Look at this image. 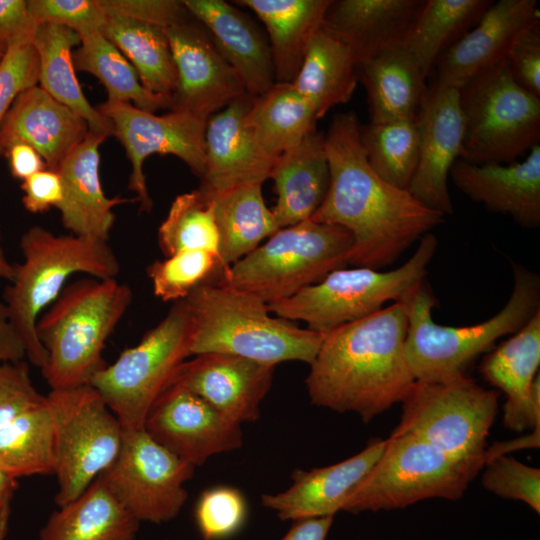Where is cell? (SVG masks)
<instances>
[{"mask_svg": "<svg viewBox=\"0 0 540 540\" xmlns=\"http://www.w3.org/2000/svg\"><path fill=\"white\" fill-rule=\"evenodd\" d=\"M360 125L352 111L333 117L324 134L329 188L310 219L338 225L352 235L348 264L382 270L445 216L373 171L360 142Z\"/></svg>", "mask_w": 540, "mask_h": 540, "instance_id": "6da1fadb", "label": "cell"}, {"mask_svg": "<svg viewBox=\"0 0 540 540\" xmlns=\"http://www.w3.org/2000/svg\"><path fill=\"white\" fill-rule=\"evenodd\" d=\"M401 302L324 334L305 380L310 401L368 423L400 403L415 378L405 355Z\"/></svg>", "mask_w": 540, "mask_h": 540, "instance_id": "7a4b0ae2", "label": "cell"}, {"mask_svg": "<svg viewBox=\"0 0 540 540\" xmlns=\"http://www.w3.org/2000/svg\"><path fill=\"white\" fill-rule=\"evenodd\" d=\"M190 316L189 357L224 353L276 366L285 361L311 364L324 334L272 317L257 296L204 282L184 299Z\"/></svg>", "mask_w": 540, "mask_h": 540, "instance_id": "3957f363", "label": "cell"}, {"mask_svg": "<svg viewBox=\"0 0 540 540\" xmlns=\"http://www.w3.org/2000/svg\"><path fill=\"white\" fill-rule=\"evenodd\" d=\"M513 288L504 307L489 319L469 326L436 323L437 299L424 280L401 303L407 313L405 355L416 381L446 382L466 369L499 338L514 334L540 311V277L512 263Z\"/></svg>", "mask_w": 540, "mask_h": 540, "instance_id": "277c9868", "label": "cell"}, {"mask_svg": "<svg viewBox=\"0 0 540 540\" xmlns=\"http://www.w3.org/2000/svg\"><path fill=\"white\" fill-rule=\"evenodd\" d=\"M132 299L129 285L116 278L89 276L65 286L35 327L47 354L41 372L51 390L89 385L107 365L105 343Z\"/></svg>", "mask_w": 540, "mask_h": 540, "instance_id": "5b68a950", "label": "cell"}, {"mask_svg": "<svg viewBox=\"0 0 540 540\" xmlns=\"http://www.w3.org/2000/svg\"><path fill=\"white\" fill-rule=\"evenodd\" d=\"M22 263L4 293L9 320L26 347L29 361L40 369L47 354L36 334L39 316L58 298L68 279L84 273L97 279L116 278L119 260L107 241L56 235L32 226L20 238Z\"/></svg>", "mask_w": 540, "mask_h": 540, "instance_id": "8992f818", "label": "cell"}, {"mask_svg": "<svg viewBox=\"0 0 540 540\" xmlns=\"http://www.w3.org/2000/svg\"><path fill=\"white\" fill-rule=\"evenodd\" d=\"M486 462L485 457H456L394 429L380 458L349 493L342 511L394 510L431 498L457 500Z\"/></svg>", "mask_w": 540, "mask_h": 540, "instance_id": "52a82bcc", "label": "cell"}, {"mask_svg": "<svg viewBox=\"0 0 540 540\" xmlns=\"http://www.w3.org/2000/svg\"><path fill=\"white\" fill-rule=\"evenodd\" d=\"M352 246V235L346 229L308 219L279 229L214 283L249 292L272 304L344 268Z\"/></svg>", "mask_w": 540, "mask_h": 540, "instance_id": "ba28073f", "label": "cell"}, {"mask_svg": "<svg viewBox=\"0 0 540 540\" xmlns=\"http://www.w3.org/2000/svg\"><path fill=\"white\" fill-rule=\"evenodd\" d=\"M437 246V238L428 233L396 269L340 268L289 298L267 304L268 309L279 318L303 321L307 329L325 334L376 313L387 301L401 302L425 280Z\"/></svg>", "mask_w": 540, "mask_h": 540, "instance_id": "9c48e42d", "label": "cell"}, {"mask_svg": "<svg viewBox=\"0 0 540 540\" xmlns=\"http://www.w3.org/2000/svg\"><path fill=\"white\" fill-rule=\"evenodd\" d=\"M459 106L461 160L511 163L540 144V98L515 82L506 59L474 74L459 89Z\"/></svg>", "mask_w": 540, "mask_h": 540, "instance_id": "30bf717a", "label": "cell"}, {"mask_svg": "<svg viewBox=\"0 0 540 540\" xmlns=\"http://www.w3.org/2000/svg\"><path fill=\"white\" fill-rule=\"evenodd\" d=\"M190 316L184 300L140 342L90 381L124 429H144L146 417L168 387L177 367L189 357Z\"/></svg>", "mask_w": 540, "mask_h": 540, "instance_id": "8fae6325", "label": "cell"}, {"mask_svg": "<svg viewBox=\"0 0 540 540\" xmlns=\"http://www.w3.org/2000/svg\"><path fill=\"white\" fill-rule=\"evenodd\" d=\"M55 437L61 507L80 496L117 457L123 427L90 385L51 390L46 395Z\"/></svg>", "mask_w": 540, "mask_h": 540, "instance_id": "7c38bea8", "label": "cell"}, {"mask_svg": "<svg viewBox=\"0 0 540 540\" xmlns=\"http://www.w3.org/2000/svg\"><path fill=\"white\" fill-rule=\"evenodd\" d=\"M499 392L467 375L446 382L416 381L400 402L395 430L410 433L460 458H487L486 439L498 412Z\"/></svg>", "mask_w": 540, "mask_h": 540, "instance_id": "4fadbf2b", "label": "cell"}, {"mask_svg": "<svg viewBox=\"0 0 540 540\" xmlns=\"http://www.w3.org/2000/svg\"><path fill=\"white\" fill-rule=\"evenodd\" d=\"M194 470L144 429L123 428L117 457L97 478L139 521L162 523L182 509Z\"/></svg>", "mask_w": 540, "mask_h": 540, "instance_id": "5bb4252c", "label": "cell"}, {"mask_svg": "<svg viewBox=\"0 0 540 540\" xmlns=\"http://www.w3.org/2000/svg\"><path fill=\"white\" fill-rule=\"evenodd\" d=\"M96 108L109 119L113 136L125 149L131 164L128 189L136 194L141 212L150 213L153 206L143 170L144 161L152 154L174 155L193 174L203 177L207 120L176 110L155 115L119 101L106 100Z\"/></svg>", "mask_w": 540, "mask_h": 540, "instance_id": "9a60e30c", "label": "cell"}, {"mask_svg": "<svg viewBox=\"0 0 540 540\" xmlns=\"http://www.w3.org/2000/svg\"><path fill=\"white\" fill-rule=\"evenodd\" d=\"M144 430L194 467L243 444L240 424L178 385H169L157 398L146 417Z\"/></svg>", "mask_w": 540, "mask_h": 540, "instance_id": "2e32d148", "label": "cell"}, {"mask_svg": "<svg viewBox=\"0 0 540 540\" xmlns=\"http://www.w3.org/2000/svg\"><path fill=\"white\" fill-rule=\"evenodd\" d=\"M165 32L177 74L170 110L208 120L247 93L205 29L187 21L167 27Z\"/></svg>", "mask_w": 540, "mask_h": 540, "instance_id": "e0dca14e", "label": "cell"}, {"mask_svg": "<svg viewBox=\"0 0 540 540\" xmlns=\"http://www.w3.org/2000/svg\"><path fill=\"white\" fill-rule=\"evenodd\" d=\"M416 123L419 156L407 190L429 209L450 215L449 172L460 158L463 142L459 90L436 83L428 87Z\"/></svg>", "mask_w": 540, "mask_h": 540, "instance_id": "ac0fdd59", "label": "cell"}, {"mask_svg": "<svg viewBox=\"0 0 540 540\" xmlns=\"http://www.w3.org/2000/svg\"><path fill=\"white\" fill-rule=\"evenodd\" d=\"M274 370V366L235 355L205 353L183 361L169 385L189 390L241 425L260 417V405L270 391Z\"/></svg>", "mask_w": 540, "mask_h": 540, "instance_id": "d6986e66", "label": "cell"}, {"mask_svg": "<svg viewBox=\"0 0 540 540\" xmlns=\"http://www.w3.org/2000/svg\"><path fill=\"white\" fill-rule=\"evenodd\" d=\"M538 25L536 0L493 1L479 22L438 58L435 83L459 90L480 70L506 59L514 43Z\"/></svg>", "mask_w": 540, "mask_h": 540, "instance_id": "ffe728a7", "label": "cell"}, {"mask_svg": "<svg viewBox=\"0 0 540 540\" xmlns=\"http://www.w3.org/2000/svg\"><path fill=\"white\" fill-rule=\"evenodd\" d=\"M449 177L487 210L507 215L526 229L540 226V144L520 162L472 164L457 159Z\"/></svg>", "mask_w": 540, "mask_h": 540, "instance_id": "44dd1931", "label": "cell"}, {"mask_svg": "<svg viewBox=\"0 0 540 540\" xmlns=\"http://www.w3.org/2000/svg\"><path fill=\"white\" fill-rule=\"evenodd\" d=\"M254 96L245 93L210 116L205 130V170L198 189L206 194L264 183L277 159L268 157L244 124Z\"/></svg>", "mask_w": 540, "mask_h": 540, "instance_id": "7402d4cb", "label": "cell"}, {"mask_svg": "<svg viewBox=\"0 0 540 540\" xmlns=\"http://www.w3.org/2000/svg\"><path fill=\"white\" fill-rule=\"evenodd\" d=\"M540 311L490 352L483 378L506 395L503 425L512 431L540 429Z\"/></svg>", "mask_w": 540, "mask_h": 540, "instance_id": "603a6c76", "label": "cell"}, {"mask_svg": "<svg viewBox=\"0 0 540 540\" xmlns=\"http://www.w3.org/2000/svg\"><path fill=\"white\" fill-rule=\"evenodd\" d=\"M107 137L89 130L55 172L63 186V200L57 207L62 225L71 234L108 242L114 207L137 199L109 198L103 191L99 148Z\"/></svg>", "mask_w": 540, "mask_h": 540, "instance_id": "cb8c5ba5", "label": "cell"}, {"mask_svg": "<svg viewBox=\"0 0 540 540\" xmlns=\"http://www.w3.org/2000/svg\"><path fill=\"white\" fill-rule=\"evenodd\" d=\"M87 122L39 85L16 98L0 126V154L14 143L34 148L46 169L56 171L64 158L85 138Z\"/></svg>", "mask_w": 540, "mask_h": 540, "instance_id": "d4e9b609", "label": "cell"}, {"mask_svg": "<svg viewBox=\"0 0 540 540\" xmlns=\"http://www.w3.org/2000/svg\"><path fill=\"white\" fill-rule=\"evenodd\" d=\"M386 439L373 441L359 453L338 463L292 472L290 487L276 494H262L261 504L281 520L333 516L342 511L353 488L380 458Z\"/></svg>", "mask_w": 540, "mask_h": 540, "instance_id": "484cf974", "label": "cell"}, {"mask_svg": "<svg viewBox=\"0 0 540 540\" xmlns=\"http://www.w3.org/2000/svg\"><path fill=\"white\" fill-rule=\"evenodd\" d=\"M183 4L205 27L248 94L262 95L275 84L268 39L248 16L224 0H184Z\"/></svg>", "mask_w": 540, "mask_h": 540, "instance_id": "4316f807", "label": "cell"}, {"mask_svg": "<svg viewBox=\"0 0 540 540\" xmlns=\"http://www.w3.org/2000/svg\"><path fill=\"white\" fill-rule=\"evenodd\" d=\"M424 0H330L322 26L343 42L357 66L402 45Z\"/></svg>", "mask_w": 540, "mask_h": 540, "instance_id": "83f0119b", "label": "cell"}, {"mask_svg": "<svg viewBox=\"0 0 540 540\" xmlns=\"http://www.w3.org/2000/svg\"><path fill=\"white\" fill-rule=\"evenodd\" d=\"M270 178L277 194L272 212L279 229L310 219L323 203L330 183L324 133L312 132L281 155Z\"/></svg>", "mask_w": 540, "mask_h": 540, "instance_id": "f1b7e54d", "label": "cell"}, {"mask_svg": "<svg viewBox=\"0 0 540 540\" xmlns=\"http://www.w3.org/2000/svg\"><path fill=\"white\" fill-rule=\"evenodd\" d=\"M204 194L211 201L219 232L217 263L208 281L214 283L232 264L256 249L279 227L264 201L262 183H248Z\"/></svg>", "mask_w": 540, "mask_h": 540, "instance_id": "f546056e", "label": "cell"}, {"mask_svg": "<svg viewBox=\"0 0 540 540\" xmlns=\"http://www.w3.org/2000/svg\"><path fill=\"white\" fill-rule=\"evenodd\" d=\"M357 74L366 89L370 123L416 119L428 87L422 70L402 45L359 64Z\"/></svg>", "mask_w": 540, "mask_h": 540, "instance_id": "4dcf8cb0", "label": "cell"}, {"mask_svg": "<svg viewBox=\"0 0 540 540\" xmlns=\"http://www.w3.org/2000/svg\"><path fill=\"white\" fill-rule=\"evenodd\" d=\"M264 24L275 83H292L306 51L322 25L330 0H239Z\"/></svg>", "mask_w": 540, "mask_h": 540, "instance_id": "1f68e13d", "label": "cell"}, {"mask_svg": "<svg viewBox=\"0 0 540 540\" xmlns=\"http://www.w3.org/2000/svg\"><path fill=\"white\" fill-rule=\"evenodd\" d=\"M139 522L96 478L80 496L51 514L40 540H134Z\"/></svg>", "mask_w": 540, "mask_h": 540, "instance_id": "d6a6232c", "label": "cell"}, {"mask_svg": "<svg viewBox=\"0 0 540 540\" xmlns=\"http://www.w3.org/2000/svg\"><path fill=\"white\" fill-rule=\"evenodd\" d=\"M32 44L39 62L38 85L81 116L90 131L112 136L111 122L89 103L76 76L72 48L80 44L79 35L57 24L42 23Z\"/></svg>", "mask_w": 540, "mask_h": 540, "instance_id": "836d02e7", "label": "cell"}, {"mask_svg": "<svg viewBox=\"0 0 540 540\" xmlns=\"http://www.w3.org/2000/svg\"><path fill=\"white\" fill-rule=\"evenodd\" d=\"M318 118L310 103L292 83H275L255 96L244 124L259 148L278 159L316 131Z\"/></svg>", "mask_w": 540, "mask_h": 540, "instance_id": "e575fe53", "label": "cell"}, {"mask_svg": "<svg viewBox=\"0 0 540 540\" xmlns=\"http://www.w3.org/2000/svg\"><path fill=\"white\" fill-rule=\"evenodd\" d=\"M357 82V62L351 51L321 25L292 85L320 119L332 107L348 102Z\"/></svg>", "mask_w": 540, "mask_h": 540, "instance_id": "d590c367", "label": "cell"}, {"mask_svg": "<svg viewBox=\"0 0 540 540\" xmlns=\"http://www.w3.org/2000/svg\"><path fill=\"white\" fill-rule=\"evenodd\" d=\"M492 0H424L402 46L427 78L438 58L472 29Z\"/></svg>", "mask_w": 540, "mask_h": 540, "instance_id": "8d00e7d4", "label": "cell"}, {"mask_svg": "<svg viewBox=\"0 0 540 540\" xmlns=\"http://www.w3.org/2000/svg\"><path fill=\"white\" fill-rule=\"evenodd\" d=\"M100 32L131 63L147 90L172 99L177 74L165 28L107 16Z\"/></svg>", "mask_w": 540, "mask_h": 540, "instance_id": "74e56055", "label": "cell"}, {"mask_svg": "<svg viewBox=\"0 0 540 540\" xmlns=\"http://www.w3.org/2000/svg\"><path fill=\"white\" fill-rule=\"evenodd\" d=\"M79 37L80 44L72 55L74 67L96 77L107 92V100L130 103L152 113L171 108L172 99L147 90L131 63L100 30Z\"/></svg>", "mask_w": 540, "mask_h": 540, "instance_id": "f35d334b", "label": "cell"}, {"mask_svg": "<svg viewBox=\"0 0 540 540\" xmlns=\"http://www.w3.org/2000/svg\"><path fill=\"white\" fill-rule=\"evenodd\" d=\"M52 415L46 396L0 428V471L13 479L55 474Z\"/></svg>", "mask_w": 540, "mask_h": 540, "instance_id": "ab89813d", "label": "cell"}, {"mask_svg": "<svg viewBox=\"0 0 540 540\" xmlns=\"http://www.w3.org/2000/svg\"><path fill=\"white\" fill-rule=\"evenodd\" d=\"M360 142L373 171L389 184L407 190L419 156L416 119L360 125Z\"/></svg>", "mask_w": 540, "mask_h": 540, "instance_id": "60d3db41", "label": "cell"}, {"mask_svg": "<svg viewBox=\"0 0 540 540\" xmlns=\"http://www.w3.org/2000/svg\"><path fill=\"white\" fill-rule=\"evenodd\" d=\"M165 255L205 250L218 257L219 232L210 199L199 189L178 195L157 233Z\"/></svg>", "mask_w": 540, "mask_h": 540, "instance_id": "b9f144b4", "label": "cell"}, {"mask_svg": "<svg viewBox=\"0 0 540 540\" xmlns=\"http://www.w3.org/2000/svg\"><path fill=\"white\" fill-rule=\"evenodd\" d=\"M217 256L205 250H186L156 260L147 267L154 295L164 302L184 300L198 285L208 282Z\"/></svg>", "mask_w": 540, "mask_h": 540, "instance_id": "7bdbcfd3", "label": "cell"}, {"mask_svg": "<svg viewBox=\"0 0 540 540\" xmlns=\"http://www.w3.org/2000/svg\"><path fill=\"white\" fill-rule=\"evenodd\" d=\"M243 493L232 486L205 490L194 508V520L203 540H224L237 534L247 520Z\"/></svg>", "mask_w": 540, "mask_h": 540, "instance_id": "ee69618b", "label": "cell"}, {"mask_svg": "<svg viewBox=\"0 0 540 540\" xmlns=\"http://www.w3.org/2000/svg\"><path fill=\"white\" fill-rule=\"evenodd\" d=\"M482 474L485 489L497 496L519 500L540 513V470L517 459L499 455L489 459Z\"/></svg>", "mask_w": 540, "mask_h": 540, "instance_id": "f6af8a7d", "label": "cell"}, {"mask_svg": "<svg viewBox=\"0 0 540 540\" xmlns=\"http://www.w3.org/2000/svg\"><path fill=\"white\" fill-rule=\"evenodd\" d=\"M34 22L57 24L79 36L100 30L106 14L100 0H27Z\"/></svg>", "mask_w": 540, "mask_h": 540, "instance_id": "bcb514c9", "label": "cell"}, {"mask_svg": "<svg viewBox=\"0 0 540 540\" xmlns=\"http://www.w3.org/2000/svg\"><path fill=\"white\" fill-rule=\"evenodd\" d=\"M39 62L32 40L7 47L0 61V126L24 90L38 85Z\"/></svg>", "mask_w": 540, "mask_h": 540, "instance_id": "7dc6e473", "label": "cell"}, {"mask_svg": "<svg viewBox=\"0 0 540 540\" xmlns=\"http://www.w3.org/2000/svg\"><path fill=\"white\" fill-rule=\"evenodd\" d=\"M44 399L33 385L24 360L0 365V428Z\"/></svg>", "mask_w": 540, "mask_h": 540, "instance_id": "c3c4849f", "label": "cell"}, {"mask_svg": "<svg viewBox=\"0 0 540 540\" xmlns=\"http://www.w3.org/2000/svg\"><path fill=\"white\" fill-rule=\"evenodd\" d=\"M106 16L128 18L163 28L188 21L183 1L176 0H100Z\"/></svg>", "mask_w": 540, "mask_h": 540, "instance_id": "681fc988", "label": "cell"}, {"mask_svg": "<svg viewBox=\"0 0 540 540\" xmlns=\"http://www.w3.org/2000/svg\"><path fill=\"white\" fill-rule=\"evenodd\" d=\"M506 61L515 82L540 98V25L524 33L514 43Z\"/></svg>", "mask_w": 540, "mask_h": 540, "instance_id": "f907efd6", "label": "cell"}, {"mask_svg": "<svg viewBox=\"0 0 540 540\" xmlns=\"http://www.w3.org/2000/svg\"><path fill=\"white\" fill-rule=\"evenodd\" d=\"M22 203L33 214L44 213L57 207L63 200V186L59 174L44 169L25 179L21 185Z\"/></svg>", "mask_w": 540, "mask_h": 540, "instance_id": "816d5d0a", "label": "cell"}, {"mask_svg": "<svg viewBox=\"0 0 540 540\" xmlns=\"http://www.w3.org/2000/svg\"><path fill=\"white\" fill-rule=\"evenodd\" d=\"M27 5V0H0V50L32 40L37 28Z\"/></svg>", "mask_w": 540, "mask_h": 540, "instance_id": "f5cc1de1", "label": "cell"}, {"mask_svg": "<svg viewBox=\"0 0 540 540\" xmlns=\"http://www.w3.org/2000/svg\"><path fill=\"white\" fill-rule=\"evenodd\" d=\"M8 158L10 172L16 179L24 181L37 172L46 169L39 153L25 143H14L4 153Z\"/></svg>", "mask_w": 540, "mask_h": 540, "instance_id": "db71d44e", "label": "cell"}, {"mask_svg": "<svg viewBox=\"0 0 540 540\" xmlns=\"http://www.w3.org/2000/svg\"><path fill=\"white\" fill-rule=\"evenodd\" d=\"M25 357L24 341L12 326L5 303L0 301V365L23 361Z\"/></svg>", "mask_w": 540, "mask_h": 540, "instance_id": "11a10c76", "label": "cell"}, {"mask_svg": "<svg viewBox=\"0 0 540 540\" xmlns=\"http://www.w3.org/2000/svg\"><path fill=\"white\" fill-rule=\"evenodd\" d=\"M333 518V516H326L294 520L281 540H325Z\"/></svg>", "mask_w": 540, "mask_h": 540, "instance_id": "9f6ffc18", "label": "cell"}, {"mask_svg": "<svg viewBox=\"0 0 540 540\" xmlns=\"http://www.w3.org/2000/svg\"><path fill=\"white\" fill-rule=\"evenodd\" d=\"M13 496L0 497V540H4L11 514V500Z\"/></svg>", "mask_w": 540, "mask_h": 540, "instance_id": "6f0895ef", "label": "cell"}, {"mask_svg": "<svg viewBox=\"0 0 540 540\" xmlns=\"http://www.w3.org/2000/svg\"><path fill=\"white\" fill-rule=\"evenodd\" d=\"M15 273V265L9 260L6 255L3 243L2 235L0 232V279L11 281Z\"/></svg>", "mask_w": 540, "mask_h": 540, "instance_id": "680465c9", "label": "cell"}, {"mask_svg": "<svg viewBox=\"0 0 540 540\" xmlns=\"http://www.w3.org/2000/svg\"><path fill=\"white\" fill-rule=\"evenodd\" d=\"M17 480L0 471V497L13 496L17 488Z\"/></svg>", "mask_w": 540, "mask_h": 540, "instance_id": "91938a15", "label": "cell"}, {"mask_svg": "<svg viewBox=\"0 0 540 540\" xmlns=\"http://www.w3.org/2000/svg\"><path fill=\"white\" fill-rule=\"evenodd\" d=\"M3 55H4V51L0 50V61H1L2 57H3Z\"/></svg>", "mask_w": 540, "mask_h": 540, "instance_id": "94428289", "label": "cell"}]
</instances>
